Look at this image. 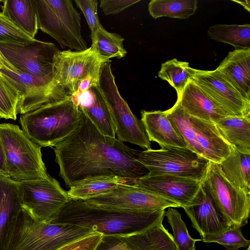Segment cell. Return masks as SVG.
I'll list each match as a JSON object with an SVG mask.
<instances>
[{
	"mask_svg": "<svg viewBox=\"0 0 250 250\" xmlns=\"http://www.w3.org/2000/svg\"><path fill=\"white\" fill-rule=\"evenodd\" d=\"M55 146L59 176L67 188L92 177L112 175L135 180L148 173L138 161L141 150L103 134L83 112L78 127Z\"/></svg>",
	"mask_w": 250,
	"mask_h": 250,
	"instance_id": "cell-1",
	"label": "cell"
},
{
	"mask_svg": "<svg viewBox=\"0 0 250 250\" xmlns=\"http://www.w3.org/2000/svg\"><path fill=\"white\" fill-rule=\"evenodd\" d=\"M165 209L126 212L101 208L69 199L51 221L88 229L104 236H123L143 231L164 219Z\"/></svg>",
	"mask_w": 250,
	"mask_h": 250,
	"instance_id": "cell-2",
	"label": "cell"
},
{
	"mask_svg": "<svg viewBox=\"0 0 250 250\" xmlns=\"http://www.w3.org/2000/svg\"><path fill=\"white\" fill-rule=\"evenodd\" d=\"M82 112L71 97L21 114L22 130L41 147L55 146L78 127Z\"/></svg>",
	"mask_w": 250,
	"mask_h": 250,
	"instance_id": "cell-3",
	"label": "cell"
},
{
	"mask_svg": "<svg viewBox=\"0 0 250 250\" xmlns=\"http://www.w3.org/2000/svg\"><path fill=\"white\" fill-rule=\"evenodd\" d=\"M91 232L78 226L40 222L22 210L10 232L5 250H57Z\"/></svg>",
	"mask_w": 250,
	"mask_h": 250,
	"instance_id": "cell-4",
	"label": "cell"
},
{
	"mask_svg": "<svg viewBox=\"0 0 250 250\" xmlns=\"http://www.w3.org/2000/svg\"><path fill=\"white\" fill-rule=\"evenodd\" d=\"M0 137L10 178L18 182L50 177L42 159V147L31 141L19 125L0 124Z\"/></svg>",
	"mask_w": 250,
	"mask_h": 250,
	"instance_id": "cell-5",
	"label": "cell"
},
{
	"mask_svg": "<svg viewBox=\"0 0 250 250\" xmlns=\"http://www.w3.org/2000/svg\"><path fill=\"white\" fill-rule=\"evenodd\" d=\"M38 29L55 39L64 49L81 51L88 48L83 38L80 13L71 0H34Z\"/></svg>",
	"mask_w": 250,
	"mask_h": 250,
	"instance_id": "cell-6",
	"label": "cell"
},
{
	"mask_svg": "<svg viewBox=\"0 0 250 250\" xmlns=\"http://www.w3.org/2000/svg\"><path fill=\"white\" fill-rule=\"evenodd\" d=\"M111 61L104 62L101 68L99 91L109 109L118 140L149 149V141L141 120L133 114L121 96L112 74Z\"/></svg>",
	"mask_w": 250,
	"mask_h": 250,
	"instance_id": "cell-7",
	"label": "cell"
},
{
	"mask_svg": "<svg viewBox=\"0 0 250 250\" xmlns=\"http://www.w3.org/2000/svg\"><path fill=\"white\" fill-rule=\"evenodd\" d=\"M204 187L229 228L241 229L248 223L250 190L236 187L223 175L218 164L209 161Z\"/></svg>",
	"mask_w": 250,
	"mask_h": 250,
	"instance_id": "cell-8",
	"label": "cell"
},
{
	"mask_svg": "<svg viewBox=\"0 0 250 250\" xmlns=\"http://www.w3.org/2000/svg\"><path fill=\"white\" fill-rule=\"evenodd\" d=\"M138 161L150 175H172L202 181L209 163L187 147L173 146L141 151Z\"/></svg>",
	"mask_w": 250,
	"mask_h": 250,
	"instance_id": "cell-9",
	"label": "cell"
},
{
	"mask_svg": "<svg viewBox=\"0 0 250 250\" xmlns=\"http://www.w3.org/2000/svg\"><path fill=\"white\" fill-rule=\"evenodd\" d=\"M0 51L17 69L66 91L55 82V62L60 50L54 43L36 39L24 44L0 43Z\"/></svg>",
	"mask_w": 250,
	"mask_h": 250,
	"instance_id": "cell-10",
	"label": "cell"
},
{
	"mask_svg": "<svg viewBox=\"0 0 250 250\" xmlns=\"http://www.w3.org/2000/svg\"><path fill=\"white\" fill-rule=\"evenodd\" d=\"M18 182L23 209L37 221L50 222L69 200L67 191L50 176Z\"/></svg>",
	"mask_w": 250,
	"mask_h": 250,
	"instance_id": "cell-11",
	"label": "cell"
},
{
	"mask_svg": "<svg viewBox=\"0 0 250 250\" xmlns=\"http://www.w3.org/2000/svg\"><path fill=\"white\" fill-rule=\"evenodd\" d=\"M109 61L101 57L92 46L81 51H60L55 62V82L71 96L82 80L100 76L102 64Z\"/></svg>",
	"mask_w": 250,
	"mask_h": 250,
	"instance_id": "cell-12",
	"label": "cell"
},
{
	"mask_svg": "<svg viewBox=\"0 0 250 250\" xmlns=\"http://www.w3.org/2000/svg\"><path fill=\"white\" fill-rule=\"evenodd\" d=\"M83 201L101 208L126 212L155 211L170 207L179 208L169 200L129 184L121 185L108 193Z\"/></svg>",
	"mask_w": 250,
	"mask_h": 250,
	"instance_id": "cell-13",
	"label": "cell"
},
{
	"mask_svg": "<svg viewBox=\"0 0 250 250\" xmlns=\"http://www.w3.org/2000/svg\"><path fill=\"white\" fill-rule=\"evenodd\" d=\"M132 185L169 200L183 208L195 205L204 182L172 175H150L135 180Z\"/></svg>",
	"mask_w": 250,
	"mask_h": 250,
	"instance_id": "cell-14",
	"label": "cell"
},
{
	"mask_svg": "<svg viewBox=\"0 0 250 250\" xmlns=\"http://www.w3.org/2000/svg\"><path fill=\"white\" fill-rule=\"evenodd\" d=\"M229 116L250 114V102L246 100L217 69H195L191 80Z\"/></svg>",
	"mask_w": 250,
	"mask_h": 250,
	"instance_id": "cell-15",
	"label": "cell"
},
{
	"mask_svg": "<svg viewBox=\"0 0 250 250\" xmlns=\"http://www.w3.org/2000/svg\"><path fill=\"white\" fill-rule=\"evenodd\" d=\"M163 220L140 232L104 236L98 248L107 250H178L172 235L163 225Z\"/></svg>",
	"mask_w": 250,
	"mask_h": 250,
	"instance_id": "cell-16",
	"label": "cell"
},
{
	"mask_svg": "<svg viewBox=\"0 0 250 250\" xmlns=\"http://www.w3.org/2000/svg\"><path fill=\"white\" fill-rule=\"evenodd\" d=\"M183 209L201 238L219 234L229 228L216 208L204 184L196 204Z\"/></svg>",
	"mask_w": 250,
	"mask_h": 250,
	"instance_id": "cell-17",
	"label": "cell"
},
{
	"mask_svg": "<svg viewBox=\"0 0 250 250\" xmlns=\"http://www.w3.org/2000/svg\"><path fill=\"white\" fill-rule=\"evenodd\" d=\"M84 113L103 134L115 138V127L107 105L98 86L70 96Z\"/></svg>",
	"mask_w": 250,
	"mask_h": 250,
	"instance_id": "cell-18",
	"label": "cell"
},
{
	"mask_svg": "<svg viewBox=\"0 0 250 250\" xmlns=\"http://www.w3.org/2000/svg\"><path fill=\"white\" fill-rule=\"evenodd\" d=\"M183 109L194 118L215 123L229 116L196 83L190 80L177 100Z\"/></svg>",
	"mask_w": 250,
	"mask_h": 250,
	"instance_id": "cell-19",
	"label": "cell"
},
{
	"mask_svg": "<svg viewBox=\"0 0 250 250\" xmlns=\"http://www.w3.org/2000/svg\"><path fill=\"white\" fill-rule=\"evenodd\" d=\"M22 210L18 181L0 175V250H5L10 232Z\"/></svg>",
	"mask_w": 250,
	"mask_h": 250,
	"instance_id": "cell-20",
	"label": "cell"
},
{
	"mask_svg": "<svg viewBox=\"0 0 250 250\" xmlns=\"http://www.w3.org/2000/svg\"><path fill=\"white\" fill-rule=\"evenodd\" d=\"M216 69L250 102V48L235 49L229 52Z\"/></svg>",
	"mask_w": 250,
	"mask_h": 250,
	"instance_id": "cell-21",
	"label": "cell"
},
{
	"mask_svg": "<svg viewBox=\"0 0 250 250\" xmlns=\"http://www.w3.org/2000/svg\"><path fill=\"white\" fill-rule=\"evenodd\" d=\"M190 119L206 159L219 164L229 155L232 146L222 136L214 123L191 116Z\"/></svg>",
	"mask_w": 250,
	"mask_h": 250,
	"instance_id": "cell-22",
	"label": "cell"
},
{
	"mask_svg": "<svg viewBox=\"0 0 250 250\" xmlns=\"http://www.w3.org/2000/svg\"><path fill=\"white\" fill-rule=\"evenodd\" d=\"M141 119L150 142H155L160 146L187 147L167 117L166 111H141Z\"/></svg>",
	"mask_w": 250,
	"mask_h": 250,
	"instance_id": "cell-23",
	"label": "cell"
},
{
	"mask_svg": "<svg viewBox=\"0 0 250 250\" xmlns=\"http://www.w3.org/2000/svg\"><path fill=\"white\" fill-rule=\"evenodd\" d=\"M134 181L118 176L92 177L75 184L67 193L69 199L83 201L108 193L123 184L133 185Z\"/></svg>",
	"mask_w": 250,
	"mask_h": 250,
	"instance_id": "cell-24",
	"label": "cell"
},
{
	"mask_svg": "<svg viewBox=\"0 0 250 250\" xmlns=\"http://www.w3.org/2000/svg\"><path fill=\"white\" fill-rule=\"evenodd\" d=\"M214 124L230 145L241 151L250 153V114L228 116Z\"/></svg>",
	"mask_w": 250,
	"mask_h": 250,
	"instance_id": "cell-25",
	"label": "cell"
},
{
	"mask_svg": "<svg viewBox=\"0 0 250 250\" xmlns=\"http://www.w3.org/2000/svg\"><path fill=\"white\" fill-rule=\"evenodd\" d=\"M2 12L17 26L33 39L38 30L34 0H2Z\"/></svg>",
	"mask_w": 250,
	"mask_h": 250,
	"instance_id": "cell-26",
	"label": "cell"
},
{
	"mask_svg": "<svg viewBox=\"0 0 250 250\" xmlns=\"http://www.w3.org/2000/svg\"><path fill=\"white\" fill-rule=\"evenodd\" d=\"M218 165L229 182L237 188L250 190V153L232 146L229 155Z\"/></svg>",
	"mask_w": 250,
	"mask_h": 250,
	"instance_id": "cell-27",
	"label": "cell"
},
{
	"mask_svg": "<svg viewBox=\"0 0 250 250\" xmlns=\"http://www.w3.org/2000/svg\"><path fill=\"white\" fill-rule=\"evenodd\" d=\"M208 35L212 40L226 43L235 49L250 48V24H216L209 27Z\"/></svg>",
	"mask_w": 250,
	"mask_h": 250,
	"instance_id": "cell-28",
	"label": "cell"
},
{
	"mask_svg": "<svg viewBox=\"0 0 250 250\" xmlns=\"http://www.w3.org/2000/svg\"><path fill=\"white\" fill-rule=\"evenodd\" d=\"M197 2V0H151L148 10L154 19L162 17L188 19L195 14Z\"/></svg>",
	"mask_w": 250,
	"mask_h": 250,
	"instance_id": "cell-29",
	"label": "cell"
},
{
	"mask_svg": "<svg viewBox=\"0 0 250 250\" xmlns=\"http://www.w3.org/2000/svg\"><path fill=\"white\" fill-rule=\"evenodd\" d=\"M167 117L186 142L187 147L204 157V154L197 141L196 133L192 125L190 116L177 101L174 105L166 110Z\"/></svg>",
	"mask_w": 250,
	"mask_h": 250,
	"instance_id": "cell-30",
	"label": "cell"
},
{
	"mask_svg": "<svg viewBox=\"0 0 250 250\" xmlns=\"http://www.w3.org/2000/svg\"><path fill=\"white\" fill-rule=\"evenodd\" d=\"M194 72L195 69L190 67L188 62L174 58L162 63L158 76L167 81L179 97L189 81L192 79Z\"/></svg>",
	"mask_w": 250,
	"mask_h": 250,
	"instance_id": "cell-31",
	"label": "cell"
},
{
	"mask_svg": "<svg viewBox=\"0 0 250 250\" xmlns=\"http://www.w3.org/2000/svg\"><path fill=\"white\" fill-rule=\"evenodd\" d=\"M124 38L116 33H110L102 25L99 28L91 46L102 58L109 60L112 58L121 59L127 52L124 46Z\"/></svg>",
	"mask_w": 250,
	"mask_h": 250,
	"instance_id": "cell-32",
	"label": "cell"
},
{
	"mask_svg": "<svg viewBox=\"0 0 250 250\" xmlns=\"http://www.w3.org/2000/svg\"><path fill=\"white\" fill-rule=\"evenodd\" d=\"M165 216L170 225L173 238L178 250H192L195 249V243L201 239H195L189 235L181 214L174 208H168Z\"/></svg>",
	"mask_w": 250,
	"mask_h": 250,
	"instance_id": "cell-33",
	"label": "cell"
},
{
	"mask_svg": "<svg viewBox=\"0 0 250 250\" xmlns=\"http://www.w3.org/2000/svg\"><path fill=\"white\" fill-rule=\"evenodd\" d=\"M20 95L15 86L0 73V119L16 120Z\"/></svg>",
	"mask_w": 250,
	"mask_h": 250,
	"instance_id": "cell-34",
	"label": "cell"
},
{
	"mask_svg": "<svg viewBox=\"0 0 250 250\" xmlns=\"http://www.w3.org/2000/svg\"><path fill=\"white\" fill-rule=\"evenodd\" d=\"M204 243H216L222 245L227 250H238L241 248H247L250 240L245 238L241 229L229 228L219 234L201 238Z\"/></svg>",
	"mask_w": 250,
	"mask_h": 250,
	"instance_id": "cell-35",
	"label": "cell"
},
{
	"mask_svg": "<svg viewBox=\"0 0 250 250\" xmlns=\"http://www.w3.org/2000/svg\"><path fill=\"white\" fill-rule=\"evenodd\" d=\"M35 39L26 34L0 12V43L24 44Z\"/></svg>",
	"mask_w": 250,
	"mask_h": 250,
	"instance_id": "cell-36",
	"label": "cell"
},
{
	"mask_svg": "<svg viewBox=\"0 0 250 250\" xmlns=\"http://www.w3.org/2000/svg\"><path fill=\"white\" fill-rule=\"evenodd\" d=\"M74 1L85 18L91 31V41L93 42L102 25L97 13L98 1L97 0H75Z\"/></svg>",
	"mask_w": 250,
	"mask_h": 250,
	"instance_id": "cell-37",
	"label": "cell"
},
{
	"mask_svg": "<svg viewBox=\"0 0 250 250\" xmlns=\"http://www.w3.org/2000/svg\"><path fill=\"white\" fill-rule=\"evenodd\" d=\"M103 237L102 234L92 232L63 246L57 250H97L101 244Z\"/></svg>",
	"mask_w": 250,
	"mask_h": 250,
	"instance_id": "cell-38",
	"label": "cell"
},
{
	"mask_svg": "<svg viewBox=\"0 0 250 250\" xmlns=\"http://www.w3.org/2000/svg\"><path fill=\"white\" fill-rule=\"evenodd\" d=\"M140 0H101L100 7L106 15L116 14Z\"/></svg>",
	"mask_w": 250,
	"mask_h": 250,
	"instance_id": "cell-39",
	"label": "cell"
},
{
	"mask_svg": "<svg viewBox=\"0 0 250 250\" xmlns=\"http://www.w3.org/2000/svg\"><path fill=\"white\" fill-rule=\"evenodd\" d=\"M0 175L8 176L5 153L0 137Z\"/></svg>",
	"mask_w": 250,
	"mask_h": 250,
	"instance_id": "cell-40",
	"label": "cell"
},
{
	"mask_svg": "<svg viewBox=\"0 0 250 250\" xmlns=\"http://www.w3.org/2000/svg\"><path fill=\"white\" fill-rule=\"evenodd\" d=\"M6 68L11 70H14L15 67L13 66L4 57L0 51V70Z\"/></svg>",
	"mask_w": 250,
	"mask_h": 250,
	"instance_id": "cell-41",
	"label": "cell"
},
{
	"mask_svg": "<svg viewBox=\"0 0 250 250\" xmlns=\"http://www.w3.org/2000/svg\"><path fill=\"white\" fill-rule=\"evenodd\" d=\"M232 1L238 3L239 4L242 5L244 9H245L248 12H250V0H232Z\"/></svg>",
	"mask_w": 250,
	"mask_h": 250,
	"instance_id": "cell-42",
	"label": "cell"
},
{
	"mask_svg": "<svg viewBox=\"0 0 250 250\" xmlns=\"http://www.w3.org/2000/svg\"><path fill=\"white\" fill-rule=\"evenodd\" d=\"M97 250H107L103 249H100V248H98V249Z\"/></svg>",
	"mask_w": 250,
	"mask_h": 250,
	"instance_id": "cell-43",
	"label": "cell"
},
{
	"mask_svg": "<svg viewBox=\"0 0 250 250\" xmlns=\"http://www.w3.org/2000/svg\"><path fill=\"white\" fill-rule=\"evenodd\" d=\"M246 250H250V246L247 248Z\"/></svg>",
	"mask_w": 250,
	"mask_h": 250,
	"instance_id": "cell-44",
	"label": "cell"
},
{
	"mask_svg": "<svg viewBox=\"0 0 250 250\" xmlns=\"http://www.w3.org/2000/svg\"><path fill=\"white\" fill-rule=\"evenodd\" d=\"M195 250V249H193V250Z\"/></svg>",
	"mask_w": 250,
	"mask_h": 250,
	"instance_id": "cell-45",
	"label": "cell"
},
{
	"mask_svg": "<svg viewBox=\"0 0 250 250\" xmlns=\"http://www.w3.org/2000/svg\"><path fill=\"white\" fill-rule=\"evenodd\" d=\"M1 1V0H0V2Z\"/></svg>",
	"mask_w": 250,
	"mask_h": 250,
	"instance_id": "cell-46",
	"label": "cell"
}]
</instances>
